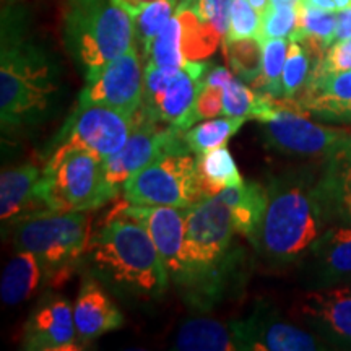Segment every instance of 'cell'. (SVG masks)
<instances>
[{"label": "cell", "mask_w": 351, "mask_h": 351, "mask_svg": "<svg viewBox=\"0 0 351 351\" xmlns=\"http://www.w3.org/2000/svg\"><path fill=\"white\" fill-rule=\"evenodd\" d=\"M267 208L251 243L267 265L300 267L330 226L317 195V174L289 171L267 186Z\"/></svg>", "instance_id": "1"}, {"label": "cell", "mask_w": 351, "mask_h": 351, "mask_svg": "<svg viewBox=\"0 0 351 351\" xmlns=\"http://www.w3.org/2000/svg\"><path fill=\"white\" fill-rule=\"evenodd\" d=\"M80 271L95 276L119 296L143 301L163 296L171 280L147 230L122 217H108L99 230L93 231Z\"/></svg>", "instance_id": "2"}, {"label": "cell", "mask_w": 351, "mask_h": 351, "mask_svg": "<svg viewBox=\"0 0 351 351\" xmlns=\"http://www.w3.org/2000/svg\"><path fill=\"white\" fill-rule=\"evenodd\" d=\"M59 91L56 64L41 46L3 20L0 52V119L3 130L33 125L51 111Z\"/></svg>", "instance_id": "3"}, {"label": "cell", "mask_w": 351, "mask_h": 351, "mask_svg": "<svg viewBox=\"0 0 351 351\" xmlns=\"http://www.w3.org/2000/svg\"><path fill=\"white\" fill-rule=\"evenodd\" d=\"M64 44L88 82L135 46L134 20L117 0H67Z\"/></svg>", "instance_id": "4"}, {"label": "cell", "mask_w": 351, "mask_h": 351, "mask_svg": "<svg viewBox=\"0 0 351 351\" xmlns=\"http://www.w3.org/2000/svg\"><path fill=\"white\" fill-rule=\"evenodd\" d=\"M236 230L231 210L218 195L208 197L186 208L184 258L186 274L178 285L192 298L212 300L221 291Z\"/></svg>", "instance_id": "5"}, {"label": "cell", "mask_w": 351, "mask_h": 351, "mask_svg": "<svg viewBox=\"0 0 351 351\" xmlns=\"http://www.w3.org/2000/svg\"><path fill=\"white\" fill-rule=\"evenodd\" d=\"M93 234V215L86 212L41 210L16 221L15 247L38 257L44 283L60 288L80 270Z\"/></svg>", "instance_id": "6"}, {"label": "cell", "mask_w": 351, "mask_h": 351, "mask_svg": "<svg viewBox=\"0 0 351 351\" xmlns=\"http://www.w3.org/2000/svg\"><path fill=\"white\" fill-rule=\"evenodd\" d=\"M252 119L262 125L263 140L287 155L327 156L351 129L315 124L301 111L295 99L258 95Z\"/></svg>", "instance_id": "7"}, {"label": "cell", "mask_w": 351, "mask_h": 351, "mask_svg": "<svg viewBox=\"0 0 351 351\" xmlns=\"http://www.w3.org/2000/svg\"><path fill=\"white\" fill-rule=\"evenodd\" d=\"M103 158L85 150L46 156L41 197L52 212H86L103 199Z\"/></svg>", "instance_id": "8"}, {"label": "cell", "mask_w": 351, "mask_h": 351, "mask_svg": "<svg viewBox=\"0 0 351 351\" xmlns=\"http://www.w3.org/2000/svg\"><path fill=\"white\" fill-rule=\"evenodd\" d=\"M208 65L191 60L184 67L145 65L143 99L138 112L161 124L191 129L195 124L194 104Z\"/></svg>", "instance_id": "9"}, {"label": "cell", "mask_w": 351, "mask_h": 351, "mask_svg": "<svg viewBox=\"0 0 351 351\" xmlns=\"http://www.w3.org/2000/svg\"><path fill=\"white\" fill-rule=\"evenodd\" d=\"M166 153H192L184 140V130L173 125L161 127V122L138 112L124 147L103 161L104 204L122 194L132 176Z\"/></svg>", "instance_id": "10"}, {"label": "cell", "mask_w": 351, "mask_h": 351, "mask_svg": "<svg viewBox=\"0 0 351 351\" xmlns=\"http://www.w3.org/2000/svg\"><path fill=\"white\" fill-rule=\"evenodd\" d=\"M132 205H166L187 208L202 197L195 156L191 153H166L145 166L125 182L122 191Z\"/></svg>", "instance_id": "11"}, {"label": "cell", "mask_w": 351, "mask_h": 351, "mask_svg": "<svg viewBox=\"0 0 351 351\" xmlns=\"http://www.w3.org/2000/svg\"><path fill=\"white\" fill-rule=\"evenodd\" d=\"M135 119L111 108L77 103L52 140L46 156L85 150L104 160L124 147L134 130Z\"/></svg>", "instance_id": "12"}, {"label": "cell", "mask_w": 351, "mask_h": 351, "mask_svg": "<svg viewBox=\"0 0 351 351\" xmlns=\"http://www.w3.org/2000/svg\"><path fill=\"white\" fill-rule=\"evenodd\" d=\"M143 70L135 44L86 82L77 103L111 108L135 119L143 99Z\"/></svg>", "instance_id": "13"}, {"label": "cell", "mask_w": 351, "mask_h": 351, "mask_svg": "<svg viewBox=\"0 0 351 351\" xmlns=\"http://www.w3.org/2000/svg\"><path fill=\"white\" fill-rule=\"evenodd\" d=\"M108 217L134 219L147 230L163 258L169 278L179 283L186 274L184 239H186V208L166 205H117Z\"/></svg>", "instance_id": "14"}, {"label": "cell", "mask_w": 351, "mask_h": 351, "mask_svg": "<svg viewBox=\"0 0 351 351\" xmlns=\"http://www.w3.org/2000/svg\"><path fill=\"white\" fill-rule=\"evenodd\" d=\"M293 313L327 345L351 350V283L307 289Z\"/></svg>", "instance_id": "15"}, {"label": "cell", "mask_w": 351, "mask_h": 351, "mask_svg": "<svg viewBox=\"0 0 351 351\" xmlns=\"http://www.w3.org/2000/svg\"><path fill=\"white\" fill-rule=\"evenodd\" d=\"M238 350L254 351H317L328 346L317 333L285 322L269 306H258L244 320L231 322Z\"/></svg>", "instance_id": "16"}, {"label": "cell", "mask_w": 351, "mask_h": 351, "mask_svg": "<svg viewBox=\"0 0 351 351\" xmlns=\"http://www.w3.org/2000/svg\"><path fill=\"white\" fill-rule=\"evenodd\" d=\"M21 343L23 350L33 351L82 350L70 302L57 293H46L25 322Z\"/></svg>", "instance_id": "17"}, {"label": "cell", "mask_w": 351, "mask_h": 351, "mask_svg": "<svg viewBox=\"0 0 351 351\" xmlns=\"http://www.w3.org/2000/svg\"><path fill=\"white\" fill-rule=\"evenodd\" d=\"M300 267L309 289L351 283V226H328Z\"/></svg>", "instance_id": "18"}, {"label": "cell", "mask_w": 351, "mask_h": 351, "mask_svg": "<svg viewBox=\"0 0 351 351\" xmlns=\"http://www.w3.org/2000/svg\"><path fill=\"white\" fill-rule=\"evenodd\" d=\"M317 195L330 225L351 226V130L324 158Z\"/></svg>", "instance_id": "19"}, {"label": "cell", "mask_w": 351, "mask_h": 351, "mask_svg": "<svg viewBox=\"0 0 351 351\" xmlns=\"http://www.w3.org/2000/svg\"><path fill=\"white\" fill-rule=\"evenodd\" d=\"M78 343L83 348L109 332L124 326V315L108 295L106 288L95 276L83 274L75 302H73Z\"/></svg>", "instance_id": "20"}, {"label": "cell", "mask_w": 351, "mask_h": 351, "mask_svg": "<svg viewBox=\"0 0 351 351\" xmlns=\"http://www.w3.org/2000/svg\"><path fill=\"white\" fill-rule=\"evenodd\" d=\"M295 103L315 119L351 124V70L311 75Z\"/></svg>", "instance_id": "21"}, {"label": "cell", "mask_w": 351, "mask_h": 351, "mask_svg": "<svg viewBox=\"0 0 351 351\" xmlns=\"http://www.w3.org/2000/svg\"><path fill=\"white\" fill-rule=\"evenodd\" d=\"M44 168L26 163L2 171L0 176V218L2 223L19 221L41 210H47L41 197Z\"/></svg>", "instance_id": "22"}, {"label": "cell", "mask_w": 351, "mask_h": 351, "mask_svg": "<svg viewBox=\"0 0 351 351\" xmlns=\"http://www.w3.org/2000/svg\"><path fill=\"white\" fill-rule=\"evenodd\" d=\"M217 195L231 210L236 234L251 241L267 208V186L258 182H244L241 186L225 189Z\"/></svg>", "instance_id": "23"}, {"label": "cell", "mask_w": 351, "mask_h": 351, "mask_svg": "<svg viewBox=\"0 0 351 351\" xmlns=\"http://www.w3.org/2000/svg\"><path fill=\"white\" fill-rule=\"evenodd\" d=\"M44 283V270L38 257L29 251L16 249L3 269L0 280V298L5 306H16L28 301Z\"/></svg>", "instance_id": "24"}, {"label": "cell", "mask_w": 351, "mask_h": 351, "mask_svg": "<svg viewBox=\"0 0 351 351\" xmlns=\"http://www.w3.org/2000/svg\"><path fill=\"white\" fill-rule=\"evenodd\" d=\"M176 350L184 351H234L238 350L234 330L230 324L215 319L187 320L178 330L174 340Z\"/></svg>", "instance_id": "25"}, {"label": "cell", "mask_w": 351, "mask_h": 351, "mask_svg": "<svg viewBox=\"0 0 351 351\" xmlns=\"http://www.w3.org/2000/svg\"><path fill=\"white\" fill-rule=\"evenodd\" d=\"M195 169L204 199L217 195L225 189L244 184L238 165L226 147L195 155Z\"/></svg>", "instance_id": "26"}, {"label": "cell", "mask_w": 351, "mask_h": 351, "mask_svg": "<svg viewBox=\"0 0 351 351\" xmlns=\"http://www.w3.org/2000/svg\"><path fill=\"white\" fill-rule=\"evenodd\" d=\"M337 21H339L337 12H328L300 3V7H298V26L291 39L307 44V47L317 56L319 60L326 54L328 47L335 43Z\"/></svg>", "instance_id": "27"}, {"label": "cell", "mask_w": 351, "mask_h": 351, "mask_svg": "<svg viewBox=\"0 0 351 351\" xmlns=\"http://www.w3.org/2000/svg\"><path fill=\"white\" fill-rule=\"evenodd\" d=\"M176 15L181 20L182 54L187 60H204L217 51L223 36L212 25L197 16L189 7H178Z\"/></svg>", "instance_id": "28"}, {"label": "cell", "mask_w": 351, "mask_h": 351, "mask_svg": "<svg viewBox=\"0 0 351 351\" xmlns=\"http://www.w3.org/2000/svg\"><path fill=\"white\" fill-rule=\"evenodd\" d=\"M121 5L130 13L132 20H134L135 43L142 46L145 57H147L155 38L174 16L178 0H153L142 7H130L125 3H121Z\"/></svg>", "instance_id": "29"}, {"label": "cell", "mask_w": 351, "mask_h": 351, "mask_svg": "<svg viewBox=\"0 0 351 351\" xmlns=\"http://www.w3.org/2000/svg\"><path fill=\"white\" fill-rule=\"evenodd\" d=\"M245 119L239 117H221V119H207L202 124L184 130V140H186L189 150L194 155H202L217 150L219 147H226L228 140L238 132Z\"/></svg>", "instance_id": "30"}, {"label": "cell", "mask_w": 351, "mask_h": 351, "mask_svg": "<svg viewBox=\"0 0 351 351\" xmlns=\"http://www.w3.org/2000/svg\"><path fill=\"white\" fill-rule=\"evenodd\" d=\"M288 39H267L262 43V69L251 85L258 95L283 98L282 75L288 54Z\"/></svg>", "instance_id": "31"}, {"label": "cell", "mask_w": 351, "mask_h": 351, "mask_svg": "<svg viewBox=\"0 0 351 351\" xmlns=\"http://www.w3.org/2000/svg\"><path fill=\"white\" fill-rule=\"evenodd\" d=\"M181 20L178 15L171 19L153 41L147 56V64L155 67H184L187 62L182 54Z\"/></svg>", "instance_id": "32"}, {"label": "cell", "mask_w": 351, "mask_h": 351, "mask_svg": "<svg viewBox=\"0 0 351 351\" xmlns=\"http://www.w3.org/2000/svg\"><path fill=\"white\" fill-rule=\"evenodd\" d=\"M230 69L241 80L252 83L262 69V43L257 38L223 43Z\"/></svg>", "instance_id": "33"}, {"label": "cell", "mask_w": 351, "mask_h": 351, "mask_svg": "<svg viewBox=\"0 0 351 351\" xmlns=\"http://www.w3.org/2000/svg\"><path fill=\"white\" fill-rule=\"evenodd\" d=\"M311 77V57L301 41L289 39L288 54L285 60L282 86L283 98L295 99L306 86Z\"/></svg>", "instance_id": "34"}, {"label": "cell", "mask_w": 351, "mask_h": 351, "mask_svg": "<svg viewBox=\"0 0 351 351\" xmlns=\"http://www.w3.org/2000/svg\"><path fill=\"white\" fill-rule=\"evenodd\" d=\"M262 26V16L251 5L249 0H234L231 7L230 28L223 43L238 41V39L258 38Z\"/></svg>", "instance_id": "35"}, {"label": "cell", "mask_w": 351, "mask_h": 351, "mask_svg": "<svg viewBox=\"0 0 351 351\" xmlns=\"http://www.w3.org/2000/svg\"><path fill=\"white\" fill-rule=\"evenodd\" d=\"M298 7L300 5H282L269 7L265 15L262 16L261 34L258 41L267 39H291L298 26Z\"/></svg>", "instance_id": "36"}, {"label": "cell", "mask_w": 351, "mask_h": 351, "mask_svg": "<svg viewBox=\"0 0 351 351\" xmlns=\"http://www.w3.org/2000/svg\"><path fill=\"white\" fill-rule=\"evenodd\" d=\"M258 101V93L245 86L238 78H232L223 86V116L252 119L254 108Z\"/></svg>", "instance_id": "37"}, {"label": "cell", "mask_w": 351, "mask_h": 351, "mask_svg": "<svg viewBox=\"0 0 351 351\" xmlns=\"http://www.w3.org/2000/svg\"><path fill=\"white\" fill-rule=\"evenodd\" d=\"M351 70V38L343 41L333 43L320 59L315 62V67L311 75H326Z\"/></svg>", "instance_id": "38"}, {"label": "cell", "mask_w": 351, "mask_h": 351, "mask_svg": "<svg viewBox=\"0 0 351 351\" xmlns=\"http://www.w3.org/2000/svg\"><path fill=\"white\" fill-rule=\"evenodd\" d=\"M223 114V88L204 83L194 104L195 124L202 119H213Z\"/></svg>", "instance_id": "39"}, {"label": "cell", "mask_w": 351, "mask_h": 351, "mask_svg": "<svg viewBox=\"0 0 351 351\" xmlns=\"http://www.w3.org/2000/svg\"><path fill=\"white\" fill-rule=\"evenodd\" d=\"M232 78H234V72H232V70L221 67V65H217V67L207 70V73H205L204 77V83L223 88L228 82H231Z\"/></svg>", "instance_id": "40"}, {"label": "cell", "mask_w": 351, "mask_h": 351, "mask_svg": "<svg viewBox=\"0 0 351 351\" xmlns=\"http://www.w3.org/2000/svg\"><path fill=\"white\" fill-rule=\"evenodd\" d=\"M337 16H339V21H337L335 43L351 38V5L337 12Z\"/></svg>", "instance_id": "41"}, {"label": "cell", "mask_w": 351, "mask_h": 351, "mask_svg": "<svg viewBox=\"0 0 351 351\" xmlns=\"http://www.w3.org/2000/svg\"><path fill=\"white\" fill-rule=\"evenodd\" d=\"M304 5L322 8L328 12H339V0H302Z\"/></svg>", "instance_id": "42"}, {"label": "cell", "mask_w": 351, "mask_h": 351, "mask_svg": "<svg viewBox=\"0 0 351 351\" xmlns=\"http://www.w3.org/2000/svg\"><path fill=\"white\" fill-rule=\"evenodd\" d=\"M302 0H270V7H282V5H300Z\"/></svg>", "instance_id": "43"}, {"label": "cell", "mask_w": 351, "mask_h": 351, "mask_svg": "<svg viewBox=\"0 0 351 351\" xmlns=\"http://www.w3.org/2000/svg\"><path fill=\"white\" fill-rule=\"evenodd\" d=\"M117 2L125 3V5H130V7H142L153 2V0H117Z\"/></svg>", "instance_id": "44"}]
</instances>
